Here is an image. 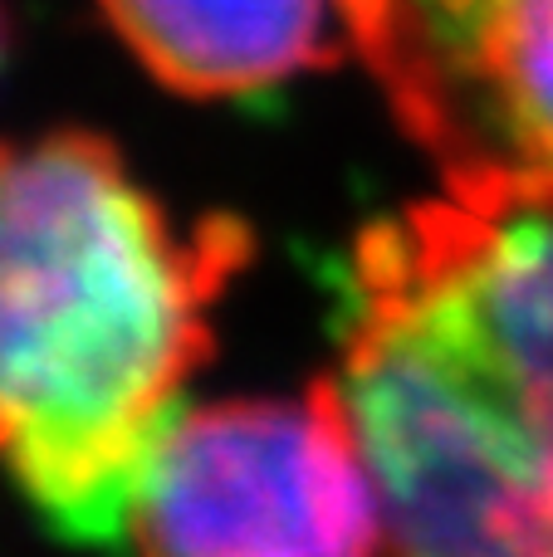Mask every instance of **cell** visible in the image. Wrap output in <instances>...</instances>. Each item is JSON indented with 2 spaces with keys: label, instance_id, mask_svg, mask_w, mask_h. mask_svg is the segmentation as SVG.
Wrapping results in <instances>:
<instances>
[{
  "label": "cell",
  "instance_id": "obj_1",
  "mask_svg": "<svg viewBox=\"0 0 553 557\" xmlns=\"http://www.w3.org/2000/svg\"><path fill=\"white\" fill-rule=\"evenodd\" d=\"M333 382L388 548L553 557V191L451 186L372 225Z\"/></svg>",
  "mask_w": 553,
  "mask_h": 557
},
{
  "label": "cell",
  "instance_id": "obj_2",
  "mask_svg": "<svg viewBox=\"0 0 553 557\" xmlns=\"http://www.w3.org/2000/svg\"><path fill=\"white\" fill-rule=\"evenodd\" d=\"M241 255V225L182 231L98 137L0 143V470L49 533L123 543Z\"/></svg>",
  "mask_w": 553,
  "mask_h": 557
},
{
  "label": "cell",
  "instance_id": "obj_3",
  "mask_svg": "<svg viewBox=\"0 0 553 557\" xmlns=\"http://www.w3.org/2000/svg\"><path fill=\"white\" fill-rule=\"evenodd\" d=\"M123 543L270 557L388 548L378 484L339 382L294 401L182 406L143 465Z\"/></svg>",
  "mask_w": 553,
  "mask_h": 557
},
{
  "label": "cell",
  "instance_id": "obj_4",
  "mask_svg": "<svg viewBox=\"0 0 553 557\" xmlns=\"http://www.w3.org/2000/svg\"><path fill=\"white\" fill-rule=\"evenodd\" d=\"M446 186L553 191V0H343Z\"/></svg>",
  "mask_w": 553,
  "mask_h": 557
},
{
  "label": "cell",
  "instance_id": "obj_5",
  "mask_svg": "<svg viewBox=\"0 0 553 557\" xmlns=\"http://www.w3.org/2000/svg\"><path fill=\"white\" fill-rule=\"evenodd\" d=\"M123 45L192 98H245L333 64L343 0H98Z\"/></svg>",
  "mask_w": 553,
  "mask_h": 557
}]
</instances>
